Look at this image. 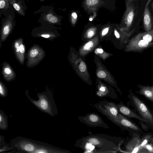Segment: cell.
Returning a JSON list of instances; mask_svg holds the SVG:
<instances>
[{"mask_svg":"<svg viewBox=\"0 0 153 153\" xmlns=\"http://www.w3.org/2000/svg\"><path fill=\"white\" fill-rule=\"evenodd\" d=\"M119 113L128 118H134L143 122L149 123V122L143 118L134 110L131 109L124 105L121 101L116 104Z\"/></svg>","mask_w":153,"mask_h":153,"instance_id":"obj_11","label":"cell"},{"mask_svg":"<svg viewBox=\"0 0 153 153\" xmlns=\"http://www.w3.org/2000/svg\"><path fill=\"white\" fill-rule=\"evenodd\" d=\"M151 2V6L152 7V8L153 12V1L152 0Z\"/></svg>","mask_w":153,"mask_h":153,"instance_id":"obj_42","label":"cell"},{"mask_svg":"<svg viewBox=\"0 0 153 153\" xmlns=\"http://www.w3.org/2000/svg\"><path fill=\"white\" fill-rule=\"evenodd\" d=\"M94 62L96 65V74L97 78L103 80L109 85L114 87L122 94L121 91L117 85V83L114 77L103 65L100 57L95 55L94 58Z\"/></svg>","mask_w":153,"mask_h":153,"instance_id":"obj_6","label":"cell"},{"mask_svg":"<svg viewBox=\"0 0 153 153\" xmlns=\"http://www.w3.org/2000/svg\"><path fill=\"white\" fill-rule=\"evenodd\" d=\"M19 46V43L17 42H16L15 43V47L16 48Z\"/></svg>","mask_w":153,"mask_h":153,"instance_id":"obj_40","label":"cell"},{"mask_svg":"<svg viewBox=\"0 0 153 153\" xmlns=\"http://www.w3.org/2000/svg\"><path fill=\"white\" fill-rule=\"evenodd\" d=\"M127 5L124 20L126 26L129 27L135 20L137 14V11L136 8L134 5L133 2Z\"/></svg>","mask_w":153,"mask_h":153,"instance_id":"obj_14","label":"cell"},{"mask_svg":"<svg viewBox=\"0 0 153 153\" xmlns=\"http://www.w3.org/2000/svg\"><path fill=\"white\" fill-rule=\"evenodd\" d=\"M8 117L4 112L0 110V128L2 130H6L8 127Z\"/></svg>","mask_w":153,"mask_h":153,"instance_id":"obj_17","label":"cell"},{"mask_svg":"<svg viewBox=\"0 0 153 153\" xmlns=\"http://www.w3.org/2000/svg\"><path fill=\"white\" fill-rule=\"evenodd\" d=\"M140 140L141 138L139 136L133 137L126 144L125 146V151L128 153L144 152L143 151H146V150L140 146Z\"/></svg>","mask_w":153,"mask_h":153,"instance_id":"obj_12","label":"cell"},{"mask_svg":"<svg viewBox=\"0 0 153 153\" xmlns=\"http://www.w3.org/2000/svg\"><path fill=\"white\" fill-rule=\"evenodd\" d=\"M0 152H5L7 151H11L10 153L13 152V149L11 147L10 144H7L5 143L4 140V136H0Z\"/></svg>","mask_w":153,"mask_h":153,"instance_id":"obj_18","label":"cell"},{"mask_svg":"<svg viewBox=\"0 0 153 153\" xmlns=\"http://www.w3.org/2000/svg\"><path fill=\"white\" fill-rule=\"evenodd\" d=\"M71 16L74 19H76L77 18V15L75 12H73L71 14Z\"/></svg>","mask_w":153,"mask_h":153,"instance_id":"obj_36","label":"cell"},{"mask_svg":"<svg viewBox=\"0 0 153 153\" xmlns=\"http://www.w3.org/2000/svg\"><path fill=\"white\" fill-rule=\"evenodd\" d=\"M95 54L104 60L112 55L111 53L105 52L101 47L96 48L94 50Z\"/></svg>","mask_w":153,"mask_h":153,"instance_id":"obj_20","label":"cell"},{"mask_svg":"<svg viewBox=\"0 0 153 153\" xmlns=\"http://www.w3.org/2000/svg\"><path fill=\"white\" fill-rule=\"evenodd\" d=\"M153 141V135L149 134H146L141 139L140 143V146L143 149L146 150L144 149V146L146 145L149 143L150 142L151 143Z\"/></svg>","mask_w":153,"mask_h":153,"instance_id":"obj_19","label":"cell"},{"mask_svg":"<svg viewBox=\"0 0 153 153\" xmlns=\"http://www.w3.org/2000/svg\"><path fill=\"white\" fill-rule=\"evenodd\" d=\"M7 20L5 22V24L3 29V33L5 35L9 33L10 26L11 24L10 21Z\"/></svg>","mask_w":153,"mask_h":153,"instance_id":"obj_24","label":"cell"},{"mask_svg":"<svg viewBox=\"0 0 153 153\" xmlns=\"http://www.w3.org/2000/svg\"><path fill=\"white\" fill-rule=\"evenodd\" d=\"M95 35V29L93 28H90L86 31L82 39L85 42L94 37Z\"/></svg>","mask_w":153,"mask_h":153,"instance_id":"obj_21","label":"cell"},{"mask_svg":"<svg viewBox=\"0 0 153 153\" xmlns=\"http://www.w3.org/2000/svg\"><path fill=\"white\" fill-rule=\"evenodd\" d=\"M4 71L7 74H9L11 73L10 70L9 68H5L4 70Z\"/></svg>","mask_w":153,"mask_h":153,"instance_id":"obj_35","label":"cell"},{"mask_svg":"<svg viewBox=\"0 0 153 153\" xmlns=\"http://www.w3.org/2000/svg\"><path fill=\"white\" fill-rule=\"evenodd\" d=\"M144 148L146 151H148L149 153H153V146L152 143L146 145Z\"/></svg>","mask_w":153,"mask_h":153,"instance_id":"obj_27","label":"cell"},{"mask_svg":"<svg viewBox=\"0 0 153 153\" xmlns=\"http://www.w3.org/2000/svg\"><path fill=\"white\" fill-rule=\"evenodd\" d=\"M143 23L145 28L150 29L153 23V18L148 6H145L143 14Z\"/></svg>","mask_w":153,"mask_h":153,"instance_id":"obj_15","label":"cell"},{"mask_svg":"<svg viewBox=\"0 0 153 153\" xmlns=\"http://www.w3.org/2000/svg\"><path fill=\"white\" fill-rule=\"evenodd\" d=\"M79 121L90 127H101L109 129L110 127L98 114L94 112L88 114L84 116L77 117Z\"/></svg>","mask_w":153,"mask_h":153,"instance_id":"obj_8","label":"cell"},{"mask_svg":"<svg viewBox=\"0 0 153 153\" xmlns=\"http://www.w3.org/2000/svg\"><path fill=\"white\" fill-rule=\"evenodd\" d=\"M46 19L50 22L55 23L58 21V19L56 16L51 13H48L46 16Z\"/></svg>","mask_w":153,"mask_h":153,"instance_id":"obj_23","label":"cell"},{"mask_svg":"<svg viewBox=\"0 0 153 153\" xmlns=\"http://www.w3.org/2000/svg\"><path fill=\"white\" fill-rule=\"evenodd\" d=\"M100 42L98 35L86 41L79 48V52L83 58L95 49Z\"/></svg>","mask_w":153,"mask_h":153,"instance_id":"obj_10","label":"cell"},{"mask_svg":"<svg viewBox=\"0 0 153 153\" xmlns=\"http://www.w3.org/2000/svg\"><path fill=\"white\" fill-rule=\"evenodd\" d=\"M139 94L144 96L147 100L153 103V87L142 89Z\"/></svg>","mask_w":153,"mask_h":153,"instance_id":"obj_16","label":"cell"},{"mask_svg":"<svg viewBox=\"0 0 153 153\" xmlns=\"http://www.w3.org/2000/svg\"><path fill=\"white\" fill-rule=\"evenodd\" d=\"M13 0H8L9 1H10V2L11 1H12Z\"/></svg>","mask_w":153,"mask_h":153,"instance_id":"obj_44","label":"cell"},{"mask_svg":"<svg viewBox=\"0 0 153 153\" xmlns=\"http://www.w3.org/2000/svg\"><path fill=\"white\" fill-rule=\"evenodd\" d=\"M123 141L114 136L105 134L90 133L87 136L78 139L74 146L88 143L95 147L93 153H116L123 152L120 146Z\"/></svg>","mask_w":153,"mask_h":153,"instance_id":"obj_1","label":"cell"},{"mask_svg":"<svg viewBox=\"0 0 153 153\" xmlns=\"http://www.w3.org/2000/svg\"><path fill=\"white\" fill-rule=\"evenodd\" d=\"M151 143L152 144V145L153 146V141Z\"/></svg>","mask_w":153,"mask_h":153,"instance_id":"obj_45","label":"cell"},{"mask_svg":"<svg viewBox=\"0 0 153 153\" xmlns=\"http://www.w3.org/2000/svg\"><path fill=\"white\" fill-rule=\"evenodd\" d=\"M20 51L21 53H24L25 51V47L22 44L19 46Z\"/></svg>","mask_w":153,"mask_h":153,"instance_id":"obj_33","label":"cell"},{"mask_svg":"<svg viewBox=\"0 0 153 153\" xmlns=\"http://www.w3.org/2000/svg\"><path fill=\"white\" fill-rule=\"evenodd\" d=\"M89 20L90 21H92V18H90L89 19Z\"/></svg>","mask_w":153,"mask_h":153,"instance_id":"obj_43","label":"cell"},{"mask_svg":"<svg viewBox=\"0 0 153 153\" xmlns=\"http://www.w3.org/2000/svg\"><path fill=\"white\" fill-rule=\"evenodd\" d=\"M96 95L101 98L108 97L117 99V96L115 90L111 86L102 81L97 78L96 82Z\"/></svg>","mask_w":153,"mask_h":153,"instance_id":"obj_9","label":"cell"},{"mask_svg":"<svg viewBox=\"0 0 153 153\" xmlns=\"http://www.w3.org/2000/svg\"></svg>","mask_w":153,"mask_h":153,"instance_id":"obj_46","label":"cell"},{"mask_svg":"<svg viewBox=\"0 0 153 153\" xmlns=\"http://www.w3.org/2000/svg\"><path fill=\"white\" fill-rule=\"evenodd\" d=\"M119 117L120 123L122 129H127L136 133H141L142 131L140 127L134 123L122 114L119 113Z\"/></svg>","mask_w":153,"mask_h":153,"instance_id":"obj_13","label":"cell"},{"mask_svg":"<svg viewBox=\"0 0 153 153\" xmlns=\"http://www.w3.org/2000/svg\"><path fill=\"white\" fill-rule=\"evenodd\" d=\"M109 30V28L108 27L104 28L101 33L100 35V38H101L102 37H104L105 36L108 32Z\"/></svg>","mask_w":153,"mask_h":153,"instance_id":"obj_28","label":"cell"},{"mask_svg":"<svg viewBox=\"0 0 153 153\" xmlns=\"http://www.w3.org/2000/svg\"><path fill=\"white\" fill-rule=\"evenodd\" d=\"M114 34L116 36V37L118 39L120 38V35L119 33L116 30H115L114 31Z\"/></svg>","mask_w":153,"mask_h":153,"instance_id":"obj_34","label":"cell"},{"mask_svg":"<svg viewBox=\"0 0 153 153\" xmlns=\"http://www.w3.org/2000/svg\"><path fill=\"white\" fill-rule=\"evenodd\" d=\"M16 48V51L17 52H19L20 51V47L19 46L18 47Z\"/></svg>","mask_w":153,"mask_h":153,"instance_id":"obj_41","label":"cell"},{"mask_svg":"<svg viewBox=\"0 0 153 153\" xmlns=\"http://www.w3.org/2000/svg\"><path fill=\"white\" fill-rule=\"evenodd\" d=\"M38 53V51L36 49L33 50L30 52V55L32 57H34Z\"/></svg>","mask_w":153,"mask_h":153,"instance_id":"obj_32","label":"cell"},{"mask_svg":"<svg viewBox=\"0 0 153 153\" xmlns=\"http://www.w3.org/2000/svg\"><path fill=\"white\" fill-rule=\"evenodd\" d=\"M71 61L76 73L84 82L91 85L92 81L84 59L80 55L79 52L76 51L74 48L72 49Z\"/></svg>","mask_w":153,"mask_h":153,"instance_id":"obj_4","label":"cell"},{"mask_svg":"<svg viewBox=\"0 0 153 153\" xmlns=\"http://www.w3.org/2000/svg\"><path fill=\"white\" fill-rule=\"evenodd\" d=\"M132 105L141 117L153 126V115L146 104L135 95L130 94L128 95Z\"/></svg>","mask_w":153,"mask_h":153,"instance_id":"obj_5","label":"cell"},{"mask_svg":"<svg viewBox=\"0 0 153 153\" xmlns=\"http://www.w3.org/2000/svg\"><path fill=\"white\" fill-rule=\"evenodd\" d=\"M152 0H148V1L146 2V6H148V5H149V4L151 2V1Z\"/></svg>","mask_w":153,"mask_h":153,"instance_id":"obj_39","label":"cell"},{"mask_svg":"<svg viewBox=\"0 0 153 153\" xmlns=\"http://www.w3.org/2000/svg\"><path fill=\"white\" fill-rule=\"evenodd\" d=\"M8 2V0H0V8H7L9 6Z\"/></svg>","mask_w":153,"mask_h":153,"instance_id":"obj_25","label":"cell"},{"mask_svg":"<svg viewBox=\"0 0 153 153\" xmlns=\"http://www.w3.org/2000/svg\"><path fill=\"white\" fill-rule=\"evenodd\" d=\"M148 43L143 39L141 40L139 42L138 45L139 47H146L148 46Z\"/></svg>","mask_w":153,"mask_h":153,"instance_id":"obj_29","label":"cell"},{"mask_svg":"<svg viewBox=\"0 0 153 153\" xmlns=\"http://www.w3.org/2000/svg\"><path fill=\"white\" fill-rule=\"evenodd\" d=\"M98 2V0H87L86 3L87 5L91 6L96 4Z\"/></svg>","mask_w":153,"mask_h":153,"instance_id":"obj_31","label":"cell"},{"mask_svg":"<svg viewBox=\"0 0 153 153\" xmlns=\"http://www.w3.org/2000/svg\"><path fill=\"white\" fill-rule=\"evenodd\" d=\"M10 145L14 153H70V151L56 147L48 143L19 136L13 139Z\"/></svg>","mask_w":153,"mask_h":153,"instance_id":"obj_2","label":"cell"},{"mask_svg":"<svg viewBox=\"0 0 153 153\" xmlns=\"http://www.w3.org/2000/svg\"><path fill=\"white\" fill-rule=\"evenodd\" d=\"M27 96L29 101L42 112L52 117L58 114L57 108L51 94L45 92L38 94V100L33 99L28 95Z\"/></svg>","mask_w":153,"mask_h":153,"instance_id":"obj_3","label":"cell"},{"mask_svg":"<svg viewBox=\"0 0 153 153\" xmlns=\"http://www.w3.org/2000/svg\"><path fill=\"white\" fill-rule=\"evenodd\" d=\"M41 36L45 38H48L50 37V36L49 34H42Z\"/></svg>","mask_w":153,"mask_h":153,"instance_id":"obj_37","label":"cell"},{"mask_svg":"<svg viewBox=\"0 0 153 153\" xmlns=\"http://www.w3.org/2000/svg\"><path fill=\"white\" fill-rule=\"evenodd\" d=\"M143 39L148 42H151L152 40L151 36L149 34L144 35L143 37Z\"/></svg>","mask_w":153,"mask_h":153,"instance_id":"obj_30","label":"cell"},{"mask_svg":"<svg viewBox=\"0 0 153 153\" xmlns=\"http://www.w3.org/2000/svg\"><path fill=\"white\" fill-rule=\"evenodd\" d=\"M0 95L2 97H5L7 95L5 89L1 86V84L0 85Z\"/></svg>","mask_w":153,"mask_h":153,"instance_id":"obj_26","label":"cell"},{"mask_svg":"<svg viewBox=\"0 0 153 153\" xmlns=\"http://www.w3.org/2000/svg\"><path fill=\"white\" fill-rule=\"evenodd\" d=\"M14 9L20 15L24 16V13L22 7L18 4L15 1V0H13L10 2Z\"/></svg>","mask_w":153,"mask_h":153,"instance_id":"obj_22","label":"cell"},{"mask_svg":"<svg viewBox=\"0 0 153 153\" xmlns=\"http://www.w3.org/2000/svg\"><path fill=\"white\" fill-rule=\"evenodd\" d=\"M93 106L100 112H105L109 114L116 120L117 126L122 129L119 122V113L115 103L103 100H100L98 102L94 104Z\"/></svg>","mask_w":153,"mask_h":153,"instance_id":"obj_7","label":"cell"},{"mask_svg":"<svg viewBox=\"0 0 153 153\" xmlns=\"http://www.w3.org/2000/svg\"><path fill=\"white\" fill-rule=\"evenodd\" d=\"M137 0H128L127 1V4L133 2L134 1H136Z\"/></svg>","mask_w":153,"mask_h":153,"instance_id":"obj_38","label":"cell"}]
</instances>
